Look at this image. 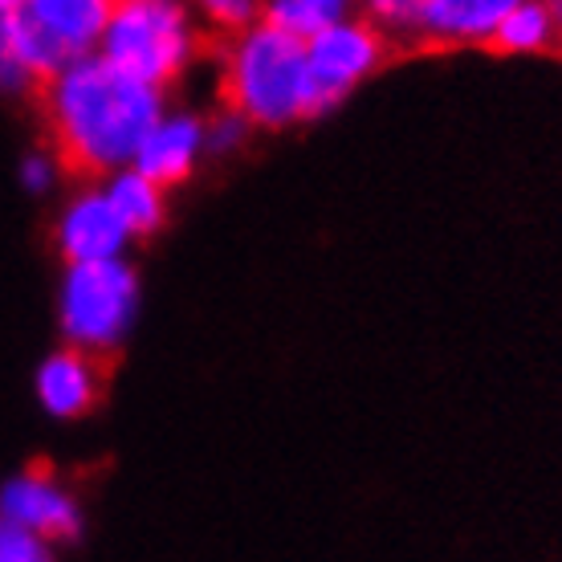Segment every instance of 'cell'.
Returning <instances> with one entry per match:
<instances>
[{
  "label": "cell",
  "mask_w": 562,
  "mask_h": 562,
  "mask_svg": "<svg viewBox=\"0 0 562 562\" xmlns=\"http://www.w3.org/2000/svg\"><path fill=\"white\" fill-rule=\"evenodd\" d=\"M49 151L78 180H106L135 164L147 131L164 119L159 86L131 78L102 54L78 57L37 90Z\"/></svg>",
  "instance_id": "cell-1"
},
{
  "label": "cell",
  "mask_w": 562,
  "mask_h": 562,
  "mask_svg": "<svg viewBox=\"0 0 562 562\" xmlns=\"http://www.w3.org/2000/svg\"><path fill=\"white\" fill-rule=\"evenodd\" d=\"M221 106L249 127H290L323 114L306 61V37L257 16L221 42Z\"/></svg>",
  "instance_id": "cell-2"
},
{
  "label": "cell",
  "mask_w": 562,
  "mask_h": 562,
  "mask_svg": "<svg viewBox=\"0 0 562 562\" xmlns=\"http://www.w3.org/2000/svg\"><path fill=\"white\" fill-rule=\"evenodd\" d=\"M200 42L204 29H196L188 0H114L99 54L131 78L164 90L188 70Z\"/></svg>",
  "instance_id": "cell-3"
},
{
  "label": "cell",
  "mask_w": 562,
  "mask_h": 562,
  "mask_svg": "<svg viewBox=\"0 0 562 562\" xmlns=\"http://www.w3.org/2000/svg\"><path fill=\"white\" fill-rule=\"evenodd\" d=\"M135 306H139V281L119 257L70 261L57 294V326L70 347L106 359L123 347Z\"/></svg>",
  "instance_id": "cell-4"
},
{
  "label": "cell",
  "mask_w": 562,
  "mask_h": 562,
  "mask_svg": "<svg viewBox=\"0 0 562 562\" xmlns=\"http://www.w3.org/2000/svg\"><path fill=\"white\" fill-rule=\"evenodd\" d=\"M114 0H21L13 25L37 82L54 78L61 66L99 54Z\"/></svg>",
  "instance_id": "cell-5"
},
{
  "label": "cell",
  "mask_w": 562,
  "mask_h": 562,
  "mask_svg": "<svg viewBox=\"0 0 562 562\" xmlns=\"http://www.w3.org/2000/svg\"><path fill=\"white\" fill-rule=\"evenodd\" d=\"M387 57H392V37L371 16L367 21L338 16L330 25L314 29L306 37V61L323 111H330L338 99H347L355 86L371 78Z\"/></svg>",
  "instance_id": "cell-6"
},
{
  "label": "cell",
  "mask_w": 562,
  "mask_h": 562,
  "mask_svg": "<svg viewBox=\"0 0 562 562\" xmlns=\"http://www.w3.org/2000/svg\"><path fill=\"white\" fill-rule=\"evenodd\" d=\"M0 514L45 542H74L82 535V509L49 473H16L0 485Z\"/></svg>",
  "instance_id": "cell-7"
},
{
  "label": "cell",
  "mask_w": 562,
  "mask_h": 562,
  "mask_svg": "<svg viewBox=\"0 0 562 562\" xmlns=\"http://www.w3.org/2000/svg\"><path fill=\"white\" fill-rule=\"evenodd\" d=\"M521 0H420L412 42L424 49H452V45H490L497 25Z\"/></svg>",
  "instance_id": "cell-8"
},
{
  "label": "cell",
  "mask_w": 562,
  "mask_h": 562,
  "mask_svg": "<svg viewBox=\"0 0 562 562\" xmlns=\"http://www.w3.org/2000/svg\"><path fill=\"white\" fill-rule=\"evenodd\" d=\"M127 225L114 212L106 188H86L82 196H74L57 221V249L66 261H102L119 257L127 245Z\"/></svg>",
  "instance_id": "cell-9"
},
{
  "label": "cell",
  "mask_w": 562,
  "mask_h": 562,
  "mask_svg": "<svg viewBox=\"0 0 562 562\" xmlns=\"http://www.w3.org/2000/svg\"><path fill=\"white\" fill-rule=\"evenodd\" d=\"M102 395V355L82 347H61L37 367V400L54 420H74L99 404Z\"/></svg>",
  "instance_id": "cell-10"
},
{
  "label": "cell",
  "mask_w": 562,
  "mask_h": 562,
  "mask_svg": "<svg viewBox=\"0 0 562 562\" xmlns=\"http://www.w3.org/2000/svg\"><path fill=\"white\" fill-rule=\"evenodd\" d=\"M204 147H209V131L196 114H171L147 131L139 155H135V168L164 188H176L192 176Z\"/></svg>",
  "instance_id": "cell-11"
},
{
  "label": "cell",
  "mask_w": 562,
  "mask_h": 562,
  "mask_svg": "<svg viewBox=\"0 0 562 562\" xmlns=\"http://www.w3.org/2000/svg\"><path fill=\"white\" fill-rule=\"evenodd\" d=\"M164 192H168V188L155 183L151 176H143L135 164L111 171V180H106V196H111L114 212L123 216V225H127L131 237H151L155 228L164 225V216H168Z\"/></svg>",
  "instance_id": "cell-12"
},
{
  "label": "cell",
  "mask_w": 562,
  "mask_h": 562,
  "mask_svg": "<svg viewBox=\"0 0 562 562\" xmlns=\"http://www.w3.org/2000/svg\"><path fill=\"white\" fill-rule=\"evenodd\" d=\"M559 42L562 21L554 16L547 0H521L518 9L497 25L485 49H497V54H547V49H554L559 54Z\"/></svg>",
  "instance_id": "cell-13"
},
{
  "label": "cell",
  "mask_w": 562,
  "mask_h": 562,
  "mask_svg": "<svg viewBox=\"0 0 562 562\" xmlns=\"http://www.w3.org/2000/svg\"><path fill=\"white\" fill-rule=\"evenodd\" d=\"M347 4L351 0H266L261 16L281 29H290V33H297V37H310L314 29L347 16Z\"/></svg>",
  "instance_id": "cell-14"
},
{
  "label": "cell",
  "mask_w": 562,
  "mask_h": 562,
  "mask_svg": "<svg viewBox=\"0 0 562 562\" xmlns=\"http://www.w3.org/2000/svg\"><path fill=\"white\" fill-rule=\"evenodd\" d=\"M0 90L4 94H37L42 82L29 66L21 37H16L13 13H0Z\"/></svg>",
  "instance_id": "cell-15"
},
{
  "label": "cell",
  "mask_w": 562,
  "mask_h": 562,
  "mask_svg": "<svg viewBox=\"0 0 562 562\" xmlns=\"http://www.w3.org/2000/svg\"><path fill=\"white\" fill-rule=\"evenodd\" d=\"M196 13L204 21L216 45L237 37L240 29H249L261 16V0H196Z\"/></svg>",
  "instance_id": "cell-16"
},
{
  "label": "cell",
  "mask_w": 562,
  "mask_h": 562,
  "mask_svg": "<svg viewBox=\"0 0 562 562\" xmlns=\"http://www.w3.org/2000/svg\"><path fill=\"white\" fill-rule=\"evenodd\" d=\"M49 559V542L29 535L25 526L0 514V562H42Z\"/></svg>",
  "instance_id": "cell-17"
},
{
  "label": "cell",
  "mask_w": 562,
  "mask_h": 562,
  "mask_svg": "<svg viewBox=\"0 0 562 562\" xmlns=\"http://www.w3.org/2000/svg\"><path fill=\"white\" fill-rule=\"evenodd\" d=\"M420 0H367V16L387 33V37H412Z\"/></svg>",
  "instance_id": "cell-18"
},
{
  "label": "cell",
  "mask_w": 562,
  "mask_h": 562,
  "mask_svg": "<svg viewBox=\"0 0 562 562\" xmlns=\"http://www.w3.org/2000/svg\"><path fill=\"white\" fill-rule=\"evenodd\" d=\"M57 171H61V164H57V155L49 151V147L21 159V183H25L29 192H49L57 180Z\"/></svg>",
  "instance_id": "cell-19"
},
{
  "label": "cell",
  "mask_w": 562,
  "mask_h": 562,
  "mask_svg": "<svg viewBox=\"0 0 562 562\" xmlns=\"http://www.w3.org/2000/svg\"><path fill=\"white\" fill-rule=\"evenodd\" d=\"M13 9H21V0H0V13H13Z\"/></svg>",
  "instance_id": "cell-20"
},
{
  "label": "cell",
  "mask_w": 562,
  "mask_h": 562,
  "mask_svg": "<svg viewBox=\"0 0 562 562\" xmlns=\"http://www.w3.org/2000/svg\"><path fill=\"white\" fill-rule=\"evenodd\" d=\"M547 4H550V9H554V16H559V21H562V0H547Z\"/></svg>",
  "instance_id": "cell-21"
},
{
  "label": "cell",
  "mask_w": 562,
  "mask_h": 562,
  "mask_svg": "<svg viewBox=\"0 0 562 562\" xmlns=\"http://www.w3.org/2000/svg\"><path fill=\"white\" fill-rule=\"evenodd\" d=\"M559 54H562V42H559Z\"/></svg>",
  "instance_id": "cell-22"
}]
</instances>
